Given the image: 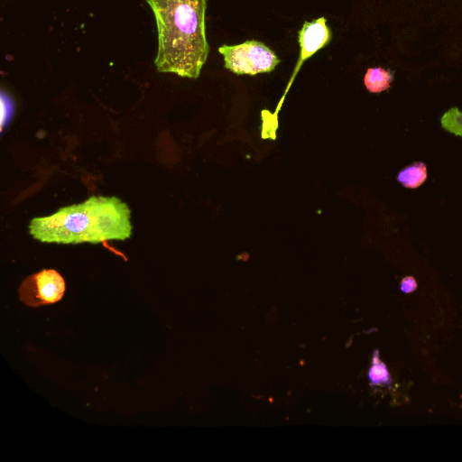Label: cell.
<instances>
[{"mask_svg":"<svg viewBox=\"0 0 462 462\" xmlns=\"http://www.w3.org/2000/svg\"><path fill=\"white\" fill-rule=\"evenodd\" d=\"M218 51L224 57L225 68L237 75L269 73L281 61L272 49L254 40L236 45L223 44Z\"/></svg>","mask_w":462,"mask_h":462,"instance_id":"cell-3","label":"cell"},{"mask_svg":"<svg viewBox=\"0 0 462 462\" xmlns=\"http://www.w3.org/2000/svg\"><path fill=\"white\" fill-rule=\"evenodd\" d=\"M417 287V282L411 276H407L402 279L401 289L402 291L408 293L413 291Z\"/></svg>","mask_w":462,"mask_h":462,"instance_id":"cell-10","label":"cell"},{"mask_svg":"<svg viewBox=\"0 0 462 462\" xmlns=\"http://www.w3.org/2000/svg\"><path fill=\"white\" fill-rule=\"evenodd\" d=\"M131 210L117 197L92 196L82 203L34 217L29 233L42 243L98 244L132 236Z\"/></svg>","mask_w":462,"mask_h":462,"instance_id":"cell-2","label":"cell"},{"mask_svg":"<svg viewBox=\"0 0 462 462\" xmlns=\"http://www.w3.org/2000/svg\"><path fill=\"white\" fill-rule=\"evenodd\" d=\"M441 124L450 133L462 135V113L457 107L445 113L441 118Z\"/></svg>","mask_w":462,"mask_h":462,"instance_id":"cell-8","label":"cell"},{"mask_svg":"<svg viewBox=\"0 0 462 462\" xmlns=\"http://www.w3.org/2000/svg\"><path fill=\"white\" fill-rule=\"evenodd\" d=\"M427 179V168L421 162L414 163L403 168L398 174V181L406 188H418Z\"/></svg>","mask_w":462,"mask_h":462,"instance_id":"cell-7","label":"cell"},{"mask_svg":"<svg viewBox=\"0 0 462 462\" xmlns=\"http://www.w3.org/2000/svg\"><path fill=\"white\" fill-rule=\"evenodd\" d=\"M158 32L154 64L159 72L197 79L209 46L206 37V0H146Z\"/></svg>","mask_w":462,"mask_h":462,"instance_id":"cell-1","label":"cell"},{"mask_svg":"<svg viewBox=\"0 0 462 462\" xmlns=\"http://www.w3.org/2000/svg\"><path fill=\"white\" fill-rule=\"evenodd\" d=\"M393 71L381 67L369 68L364 77V84L371 93H380L391 87Z\"/></svg>","mask_w":462,"mask_h":462,"instance_id":"cell-6","label":"cell"},{"mask_svg":"<svg viewBox=\"0 0 462 462\" xmlns=\"http://www.w3.org/2000/svg\"><path fill=\"white\" fill-rule=\"evenodd\" d=\"M65 292V282L55 270H42L27 277L19 289L20 300L27 306L39 307L59 301Z\"/></svg>","mask_w":462,"mask_h":462,"instance_id":"cell-4","label":"cell"},{"mask_svg":"<svg viewBox=\"0 0 462 462\" xmlns=\"http://www.w3.org/2000/svg\"><path fill=\"white\" fill-rule=\"evenodd\" d=\"M368 376L373 384H385L390 382L387 368L377 358V355L374 356L373 365L369 370Z\"/></svg>","mask_w":462,"mask_h":462,"instance_id":"cell-9","label":"cell"},{"mask_svg":"<svg viewBox=\"0 0 462 462\" xmlns=\"http://www.w3.org/2000/svg\"><path fill=\"white\" fill-rule=\"evenodd\" d=\"M298 34L300 52L296 69L318 51L327 46L332 37L324 17L305 22Z\"/></svg>","mask_w":462,"mask_h":462,"instance_id":"cell-5","label":"cell"}]
</instances>
